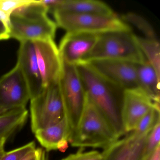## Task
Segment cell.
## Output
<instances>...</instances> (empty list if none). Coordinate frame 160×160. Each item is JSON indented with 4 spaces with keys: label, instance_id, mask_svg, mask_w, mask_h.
I'll use <instances>...</instances> for the list:
<instances>
[{
    "label": "cell",
    "instance_id": "1",
    "mask_svg": "<svg viewBox=\"0 0 160 160\" xmlns=\"http://www.w3.org/2000/svg\"><path fill=\"white\" fill-rule=\"evenodd\" d=\"M77 67L88 99L102 113L120 137L126 134L121 116L123 90L106 81L87 63Z\"/></svg>",
    "mask_w": 160,
    "mask_h": 160
},
{
    "label": "cell",
    "instance_id": "2",
    "mask_svg": "<svg viewBox=\"0 0 160 160\" xmlns=\"http://www.w3.org/2000/svg\"><path fill=\"white\" fill-rule=\"evenodd\" d=\"M120 138L106 118L87 95L83 112L70 140L71 146L104 150Z\"/></svg>",
    "mask_w": 160,
    "mask_h": 160
},
{
    "label": "cell",
    "instance_id": "3",
    "mask_svg": "<svg viewBox=\"0 0 160 160\" xmlns=\"http://www.w3.org/2000/svg\"><path fill=\"white\" fill-rule=\"evenodd\" d=\"M95 59H114L139 63L146 60L132 31L106 32L99 35L84 62Z\"/></svg>",
    "mask_w": 160,
    "mask_h": 160
},
{
    "label": "cell",
    "instance_id": "4",
    "mask_svg": "<svg viewBox=\"0 0 160 160\" xmlns=\"http://www.w3.org/2000/svg\"><path fill=\"white\" fill-rule=\"evenodd\" d=\"M58 27L67 32L101 34L132 31L131 27L117 15L112 16L73 13L57 10L53 12Z\"/></svg>",
    "mask_w": 160,
    "mask_h": 160
},
{
    "label": "cell",
    "instance_id": "5",
    "mask_svg": "<svg viewBox=\"0 0 160 160\" xmlns=\"http://www.w3.org/2000/svg\"><path fill=\"white\" fill-rule=\"evenodd\" d=\"M62 63L59 83L64 118L68 123L72 138L83 112L87 94L77 66L63 62Z\"/></svg>",
    "mask_w": 160,
    "mask_h": 160
},
{
    "label": "cell",
    "instance_id": "6",
    "mask_svg": "<svg viewBox=\"0 0 160 160\" xmlns=\"http://www.w3.org/2000/svg\"><path fill=\"white\" fill-rule=\"evenodd\" d=\"M30 101L31 125L33 133L58 123L64 118L59 81L44 88L40 94Z\"/></svg>",
    "mask_w": 160,
    "mask_h": 160
},
{
    "label": "cell",
    "instance_id": "7",
    "mask_svg": "<svg viewBox=\"0 0 160 160\" xmlns=\"http://www.w3.org/2000/svg\"><path fill=\"white\" fill-rule=\"evenodd\" d=\"M57 24L47 15L23 18L11 15L9 21L10 38L21 42L54 40Z\"/></svg>",
    "mask_w": 160,
    "mask_h": 160
},
{
    "label": "cell",
    "instance_id": "8",
    "mask_svg": "<svg viewBox=\"0 0 160 160\" xmlns=\"http://www.w3.org/2000/svg\"><path fill=\"white\" fill-rule=\"evenodd\" d=\"M84 63L106 81L122 90L138 88L136 63L114 59L92 60Z\"/></svg>",
    "mask_w": 160,
    "mask_h": 160
},
{
    "label": "cell",
    "instance_id": "9",
    "mask_svg": "<svg viewBox=\"0 0 160 160\" xmlns=\"http://www.w3.org/2000/svg\"><path fill=\"white\" fill-rule=\"evenodd\" d=\"M31 99L28 86L17 64L0 77V108H26Z\"/></svg>",
    "mask_w": 160,
    "mask_h": 160
},
{
    "label": "cell",
    "instance_id": "10",
    "mask_svg": "<svg viewBox=\"0 0 160 160\" xmlns=\"http://www.w3.org/2000/svg\"><path fill=\"white\" fill-rule=\"evenodd\" d=\"M155 103L138 88L127 89L122 91V122L126 133L134 130L140 120Z\"/></svg>",
    "mask_w": 160,
    "mask_h": 160
},
{
    "label": "cell",
    "instance_id": "11",
    "mask_svg": "<svg viewBox=\"0 0 160 160\" xmlns=\"http://www.w3.org/2000/svg\"><path fill=\"white\" fill-rule=\"evenodd\" d=\"M39 70L45 88L59 80L62 61L54 40L33 41Z\"/></svg>",
    "mask_w": 160,
    "mask_h": 160
},
{
    "label": "cell",
    "instance_id": "12",
    "mask_svg": "<svg viewBox=\"0 0 160 160\" xmlns=\"http://www.w3.org/2000/svg\"><path fill=\"white\" fill-rule=\"evenodd\" d=\"M99 35L83 32H66L62 39L58 48L62 62L76 66L83 63L94 47Z\"/></svg>",
    "mask_w": 160,
    "mask_h": 160
},
{
    "label": "cell",
    "instance_id": "13",
    "mask_svg": "<svg viewBox=\"0 0 160 160\" xmlns=\"http://www.w3.org/2000/svg\"><path fill=\"white\" fill-rule=\"evenodd\" d=\"M20 43L17 64L19 66L27 81L31 99L38 96L42 91V80L33 41Z\"/></svg>",
    "mask_w": 160,
    "mask_h": 160
},
{
    "label": "cell",
    "instance_id": "14",
    "mask_svg": "<svg viewBox=\"0 0 160 160\" xmlns=\"http://www.w3.org/2000/svg\"><path fill=\"white\" fill-rule=\"evenodd\" d=\"M148 135L139 139H132L127 136L120 138L103 150L104 160H143Z\"/></svg>",
    "mask_w": 160,
    "mask_h": 160
},
{
    "label": "cell",
    "instance_id": "15",
    "mask_svg": "<svg viewBox=\"0 0 160 160\" xmlns=\"http://www.w3.org/2000/svg\"><path fill=\"white\" fill-rule=\"evenodd\" d=\"M35 137L45 150L64 151L70 143L71 133L65 118L50 127L36 131Z\"/></svg>",
    "mask_w": 160,
    "mask_h": 160
},
{
    "label": "cell",
    "instance_id": "16",
    "mask_svg": "<svg viewBox=\"0 0 160 160\" xmlns=\"http://www.w3.org/2000/svg\"><path fill=\"white\" fill-rule=\"evenodd\" d=\"M138 87L154 102L160 103V76L147 60L135 63Z\"/></svg>",
    "mask_w": 160,
    "mask_h": 160
},
{
    "label": "cell",
    "instance_id": "17",
    "mask_svg": "<svg viewBox=\"0 0 160 160\" xmlns=\"http://www.w3.org/2000/svg\"><path fill=\"white\" fill-rule=\"evenodd\" d=\"M57 10L86 14L107 16L116 14L107 3L97 0H63L62 4Z\"/></svg>",
    "mask_w": 160,
    "mask_h": 160
},
{
    "label": "cell",
    "instance_id": "18",
    "mask_svg": "<svg viewBox=\"0 0 160 160\" xmlns=\"http://www.w3.org/2000/svg\"><path fill=\"white\" fill-rule=\"evenodd\" d=\"M28 116L26 108H15L0 115V139L7 140L26 123Z\"/></svg>",
    "mask_w": 160,
    "mask_h": 160
},
{
    "label": "cell",
    "instance_id": "19",
    "mask_svg": "<svg viewBox=\"0 0 160 160\" xmlns=\"http://www.w3.org/2000/svg\"><path fill=\"white\" fill-rule=\"evenodd\" d=\"M159 122L160 103H155L154 106L138 122L134 130L127 136L132 139H139L147 135Z\"/></svg>",
    "mask_w": 160,
    "mask_h": 160
},
{
    "label": "cell",
    "instance_id": "20",
    "mask_svg": "<svg viewBox=\"0 0 160 160\" xmlns=\"http://www.w3.org/2000/svg\"><path fill=\"white\" fill-rule=\"evenodd\" d=\"M136 40L146 60L160 76V45L159 41L136 35Z\"/></svg>",
    "mask_w": 160,
    "mask_h": 160
},
{
    "label": "cell",
    "instance_id": "21",
    "mask_svg": "<svg viewBox=\"0 0 160 160\" xmlns=\"http://www.w3.org/2000/svg\"><path fill=\"white\" fill-rule=\"evenodd\" d=\"M121 18L125 23H130L138 29L145 35V38L157 40L152 26L142 17L134 13L130 12L123 15Z\"/></svg>",
    "mask_w": 160,
    "mask_h": 160
},
{
    "label": "cell",
    "instance_id": "22",
    "mask_svg": "<svg viewBox=\"0 0 160 160\" xmlns=\"http://www.w3.org/2000/svg\"><path fill=\"white\" fill-rule=\"evenodd\" d=\"M32 0H0V18L9 27L11 15L17 8L30 2Z\"/></svg>",
    "mask_w": 160,
    "mask_h": 160
},
{
    "label": "cell",
    "instance_id": "23",
    "mask_svg": "<svg viewBox=\"0 0 160 160\" xmlns=\"http://www.w3.org/2000/svg\"><path fill=\"white\" fill-rule=\"evenodd\" d=\"M34 141L9 152H5L0 160H21L28 153L36 148Z\"/></svg>",
    "mask_w": 160,
    "mask_h": 160
},
{
    "label": "cell",
    "instance_id": "24",
    "mask_svg": "<svg viewBox=\"0 0 160 160\" xmlns=\"http://www.w3.org/2000/svg\"><path fill=\"white\" fill-rule=\"evenodd\" d=\"M160 145V122L149 132L146 138L144 157Z\"/></svg>",
    "mask_w": 160,
    "mask_h": 160
},
{
    "label": "cell",
    "instance_id": "25",
    "mask_svg": "<svg viewBox=\"0 0 160 160\" xmlns=\"http://www.w3.org/2000/svg\"><path fill=\"white\" fill-rule=\"evenodd\" d=\"M103 153L102 152L92 150L85 151V148L79 149L77 152L69 154L61 160H102Z\"/></svg>",
    "mask_w": 160,
    "mask_h": 160
},
{
    "label": "cell",
    "instance_id": "26",
    "mask_svg": "<svg viewBox=\"0 0 160 160\" xmlns=\"http://www.w3.org/2000/svg\"><path fill=\"white\" fill-rule=\"evenodd\" d=\"M21 160H48V156L44 149L36 148L28 153Z\"/></svg>",
    "mask_w": 160,
    "mask_h": 160
},
{
    "label": "cell",
    "instance_id": "27",
    "mask_svg": "<svg viewBox=\"0 0 160 160\" xmlns=\"http://www.w3.org/2000/svg\"><path fill=\"white\" fill-rule=\"evenodd\" d=\"M40 2L46 8L48 12L53 13L61 5L63 0H40Z\"/></svg>",
    "mask_w": 160,
    "mask_h": 160
},
{
    "label": "cell",
    "instance_id": "28",
    "mask_svg": "<svg viewBox=\"0 0 160 160\" xmlns=\"http://www.w3.org/2000/svg\"><path fill=\"white\" fill-rule=\"evenodd\" d=\"M9 26L0 18V41L10 39Z\"/></svg>",
    "mask_w": 160,
    "mask_h": 160
},
{
    "label": "cell",
    "instance_id": "29",
    "mask_svg": "<svg viewBox=\"0 0 160 160\" xmlns=\"http://www.w3.org/2000/svg\"><path fill=\"white\" fill-rule=\"evenodd\" d=\"M143 160H160V145L153 151L145 156Z\"/></svg>",
    "mask_w": 160,
    "mask_h": 160
},
{
    "label": "cell",
    "instance_id": "30",
    "mask_svg": "<svg viewBox=\"0 0 160 160\" xmlns=\"http://www.w3.org/2000/svg\"><path fill=\"white\" fill-rule=\"evenodd\" d=\"M7 140L5 139H0V150H4V146Z\"/></svg>",
    "mask_w": 160,
    "mask_h": 160
},
{
    "label": "cell",
    "instance_id": "31",
    "mask_svg": "<svg viewBox=\"0 0 160 160\" xmlns=\"http://www.w3.org/2000/svg\"><path fill=\"white\" fill-rule=\"evenodd\" d=\"M5 151L4 150H0V159H1L3 154L5 153Z\"/></svg>",
    "mask_w": 160,
    "mask_h": 160
},
{
    "label": "cell",
    "instance_id": "32",
    "mask_svg": "<svg viewBox=\"0 0 160 160\" xmlns=\"http://www.w3.org/2000/svg\"><path fill=\"white\" fill-rule=\"evenodd\" d=\"M8 111V110L6 109H3V108H0V115L2 114V113H4V112H6V111Z\"/></svg>",
    "mask_w": 160,
    "mask_h": 160
},
{
    "label": "cell",
    "instance_id": "33",
    "mask_svg": "<svg viewBox=\"0 0 160 160\" xmlns=\"http://www.w3.org/2000/svg\"><path fill=\"white\" fill-rule=\"evenodd\" d=\"M104 160V159H103V160Z\"/></svg>",
    "mask_w": 160,
    "mask_h": 160
}]
</instances>
